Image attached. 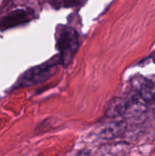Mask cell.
<instances>
[{"label": "cell", "instance_id": "1", "mask_svg": "<svg viewBox=\"0 0 155 156\" xmlns=\"http://www.w3.org/2000/svg\"><path fill=\"white\" fill-rule=\"evenodd\" d=\"M56 46L59 51L61 63L64 66L69 65L79 47L77 31L67 26H60L56 31Z\"/></svg>", "mask_w": 155, "mask_h": 156}, {"label": "cell", "instance_id": "2", "mask_svg": "<svg viewBox=\"0 0 155 156\" xmlns=\"http://www.w3.org/2000/svg\"><path fill=\"white\" fill-rule=\"evenodd\" d=\"M51 59L43 64L37 66L27 70L17 82V87H27L40 83L46 80L53 74L56 62Z\"/></svg>", "mask_w": 155, "mask_h": 156}, {"label": "cell", "instance_id": "3", "mask_svg": "<svg viewBox=\"0 0 155 156\" xmlns=\"http://www.w3.org/2000/svg\"><path fill=\"white\" fill-rule=\"evenodd\" d=\"M33 14L25 9H16L12 11L1 20L0 30H5L29 22L33 18Z\"/></svg>", "mask_w": 155, "mask_h": 156}, {"label": "cell", "instance_id": "4", "mask_svg": "<svg viewBox=\"0 0 155 156\" xmlns=\"http://www.w3.org/2000/svg\"><path fill=\"white\" fill-rule=\"evenodd\" d=\"M143 100L149 104L155 103V78L145 79L140 90Z\"/></svg>", "mask_w": 155, "mask_h": 156}, {"label": "cell", "instance_id": "5", "mask_svg": "<svg viewBox=\"0 0 155 156\" xmlns=\"http://www.w3.org/2000/svg\"><path fill=\"white\" fill-rule=\"evenodd\" d=\"M65 5H74L78 2V0H62Z\"/></svg>", "mask_w": 155, "mask_h": 156}]
</instances>
